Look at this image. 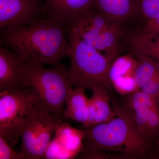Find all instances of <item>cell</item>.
<instances>
[{"mask_svg":"<svg viewBox=\"0 0 159 159\" xmlns=\"http://www.w3.org/2000/svg\"><path fill=\"white\" fill-rule=\"evenodd\" d=\"M116 118L81 129L84 134L80 159H157L152 144L139 133L126 111L115 98Z\"/></svg>","mask_w":159,"mask_h":159,"instance_id":"1","label":"cell"},{"mask_svg":"<svg viewBox=\"0 0 159 159\" xmlns=\"http://www.w3.org/2000/svg\"><path fill=\"white\" fill-rule=\"evenodd\" d=\"M1 30V43L26 62L58 66L70 55L66 24L59 20L44 16L27 26Z\"/></svg>","mask_w":159,"mask_h":159,"instance_id":"2","label":"cell"},{"mask_svg":"<svg viewBox=\"0 0 159 159\" xmlns=\"http://www.w3.org/2000/svg\"><path fill=\"white\" fill-rule=\"evenodd\" d=\"M67 29L71 51L70 65L66 75L72 87L91 90L99 87L109 92L114 91L108 72L116 58L102 54L74 31Z\"/></svg>","mask_w":159,"mask_h":159,"instance_id":"3","label":"cell"},{"mask_svg":"<svg viewBox=\"0 0 159 159\" xmlns=\"http://www.w3.org/2000/svg\"><path fill=\"white\" fill-rule=\"evenodd\" d=\"M24 82L26 88L30 89L36 95L43 108L62 119L66 98L73 87L62 65L48 69L25 62Z\"/></svg>","mask_w":159,"mask_h":159,"instance_id":"4","label":"cell"},{"mask_svg":"<svg viewBox=\"0 0 159 159\" xmlns=\"http://www.w3.org/2000/svg\"><path fill=\"white\" fill-rule=\"evenodd\" d=\"M40 105L30 89L0 93V136L12 147L17 144L26 117Z\"/></svg>","mask_w":159,"mask_h":159,"instance_id":"5","label":"cell"},{"mask_svg":"<svg viewBox=\"0 0 159 159\" xmlns=\"http://www.w3.org/2000/svg\"><path fill=\"white\" fill-rule=\"evenodd\" d=\"M62 119L39 105L26 117L20 131V152L26 159L44 158L52 136Z\"/></svg>","mask_w":159,"mask_h":159,"instance_id":"6","label":"cell"},{"mask_svg":"<svg viewBox=\"0 0 159 159\" xmlns=\"http://www.w3.org/2000/svg\"><path fill=\"white\" fill-rule=\"evenodd\" d=\"M43 0H0V29L27 26L44 17Z\"/></svg>","mask_w":159,"mask_h":159,"instance_id":"7","label":"cell"},{"mask_svg":"<svg viewBox=\"0 0 159 159\" xmlns=\"http://www.w3.org/2000/svg\"><path fill=\"white\" fill-rule=\"evenodd\" d=\"M119 25L120 23L109 18L94 5L66 23L68 29L93 47L102 32Z\"/></svg>","mask_w":159,"mask_h":159,"instance_id":"8","label":"cell"},{"mask_svg":"<svg viewBox=\"0 0 159 159\" xmlns=\"http://www.w3.org/2000/svg\"><path fill=\"white\" fill-rule=\"evenodd\" d=\"M138 61L133 53L117 57L112 63L108 77L114 91L121 96L140 90L135 74Z\"/></svg>","mask_w":159,"mask_h":159,"instance_id":"9","label":"cell"},{"mask_svg":"<svg viewBox=\"0 0 159 159\" xmlns=\"http://www.w3.org/2000/svg\"><path fill=\"white\" fill-rule=\"evenodd\" d=\"M25 62L5 46L0 47V91L25 89L24 75Z\"/></svg>","mask_w":159,"mask_h":159,"instance_id":"10","label":"cell"},{"mask_svg":"<svg viewBox=\"0 0 159 159\" xmlns=\"http://www.w3.org/2000/svg\"><path fill=\"white\" fill-rule=\"evenodd\" d=\"M134 54L138 61L135 77L139 89L154 98L159 104V62L144 55Z\"/></svg>","mask_w":159,"mask_h":159,"instance_id":"11","label":"cell"},{"mask_svg":"<svg viewBox=\"0 0 159 159\" xmlns=\"http://www.w3.org/2000/svg\"><path fill=\"white\" fill-rule=\"evenodd\" d=\"M45 17L66 23L85 9L93 6L95 0H43Z\"/></svg>","mask_w":159,"mask_h":159,"instance_id":"12","label":"cell"},{"mask_svg":"<svg viewBox=\"0 0 159 159\" xmlns=\"http://www.w3.org/2000/svg\"><path fill=\"white\" fill-rule=\"evenodd\" d=\"M93 95L89 99V116L84 128L109 122L116 118L111 104L109 92L102 88L92 89Z\"/></svg>","mask_w":159,"mask_h":159,"instance_id":"13","label":"cell"},{"mask_svg":"<svg viewBox=\"0 0 159 159\" xmlns=\"http://www.w3.org/2000/svg\"><path fill=\"white\" fill-rule=\"evenodd\" d=\"M85 90L82 88L70 90L66 98L64 113V118L81 123L82 127L86 126L89 116V99Z\"/></svg>","mask_w":159,"mask_h":159,"instance_id":"14","label":"cell"},{"mask_svg":"<svg viewBox=\"0 0 159 159\" xmlns=\"http://www.w3.org/2000/svg\"><path fill=\"white\" fill-rule=\"evenodd\" d=\"M84 137L82 129L73 128L68 123L62 122L56 129L54 139L75 158L82 151Z\"/></svg>","mask_w":159,"mask_h":159,"instance_id":"15","label":"cell"},{"mask_svg":"<svg viewBox=\"0 0 159 159\" xmlns=\"http://www.w3.org/2000/svg\"><path fill=\"white\" fill-rule=\"evenodd\" d=\"M94 6L109 18L119 23L136 9L133 0H95Z\"/></svg>","mask_w":159,"mask_h":159,"instance_id":"16","label":"cell"},{"mask_svg":"<svg viewBox=\"0 0 159 159\" xmlns=\"http://www.w3.org/2000/svg\"><path fill=\"white\" fill-rule=\"evenodd\" d=\"M131 46L135 54L144 55L159 62V35L149 36L138 33L132 38Z\"/></svg>","mask_w":159,"mask_h":159,"instance_id":"17","label":"cell"},{"mask_svg":"<svg viewBox=\"0 0 159 159\" xmlns=\"http://www.w3.org/2000/svg\"><path fill=\"white\" fill-rule=\"evenodd\" d=\"M139 10L147 21L159 17V0H141Z\"/></svg>","mask_w":159,"mask_h":159,"instance_id":"18","label":"cell"},{"mask_svg":"<svg viewBox=\"0 0 159 159\" xmlns=\"http://www.w3.org/2000/svg\"><path fill=\"white\" fill-rule=\"evenodd\" d=\"M74 158L54 138L51 140L44 156V158L51 159H69Z\"/></svg>","mask_w":159,"mask_h":159,"instance_id":"19","label":"cell"},{"mask_svg":"<svg viewBox=\"0 0 159 159\" xmlns=\"http://www.w3.org/2000/svg\"><path fill=\"white\" fill-rule=\"evenodd\" d=\"M0 159H25L21 152H18L2 137L0 136Z\"/></svg>","mask_w":159,"mask_h":159,"instance_id":"20","label":"cell"},{"mask_svg":"<svg viewBox=\"0 0 159 159\" xmlns=\"http://www.w3.org/2000/svg\"><path fill=\"white\" fill-rule=\"evenodd\" d=\"M140 33L149 36L159 35V17L147 21Z\"/></svg>","mask_w":159,"mask_h":159,"instance_id":"21","label":"cell"},{"mask_svg":"<svg viewBox=\"0 0 159 159\" xmlns=\"http://www.w3.org/2000/svg\"><path fill=\"white\" fill-rule=\"evenodd\" d=\"M155 152L157 159H159V129L154 145Z\"/></svg>","mask_w":159,"mask_h":159,"instance_id":"22","label":"cell"}]
</instances>
